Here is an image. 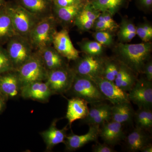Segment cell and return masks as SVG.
I'll list each match as a JSON object with an SVG mask.
<instances>
[{
    "mask_svg": "<svg viewBox=\"0 0 152 152\" xmlns=\"http://www.w3.org/2000/svg\"><path fill=\"white\" fill-rule=\"evenodd\" d=\"M152 50L151 42L135 44L120 43L115 50L116 59L136 75L142 74L145 64L150 59Z\"/></svg>",
    "mask_w": 152,
    "mask_h": 152,
    "instance_id": "cell-1",
    "label": "cell"
},
{
    "mask_svg": "<svg viewBox=\"0 0 152 152\" xmlns=\"http://www.w3.org/2000/svg\"><path fill=\"white\" fill-rule=\"evenodd\" d=\"M58 23L53 15L40 20L28 37L34 49L39 51L51 45Z\"/></svg>",
    "mask_w": 152,
    "mask_h": 152,
    "instance_id": "cell-2",
    "label": "cell"
},
{
    "mask_svg": "<svg viewBox=\"0 0 152 152\" xmlns=\"http://www.w3.org/2000/svg\"><path fill=\"white\" fill-rule=\"evenodd\" d=\"M6 8L17 34L28 37L33 28L41 19L16 3H7Z\"/></svg>",
    "mask_w": 152,
    "mask_h": 152,
    "instance_id": "cell-3",
    "label": "cell"
},
{
    "mask_svg": "<svg viewBox=\"0 0 152 152\" xmlns=\"http://www.w3.org/2000/svg\"><path fill=\"white\" fill-rule=\"evenodd\" d=\"M15 71L22 87L32 82L45 81L48 74L37 51L34 52L29 58Z\"/></svg>",
    "mask_w": 152,
    "mask_h": 152,
    "instance_id": "cell-4",
    "label": "cell"
},
{
    "mask_svg": "<svg viewBox=\"0 0 152 152\" xmlns=\"http://www.w3.org/2000/svg\"><path fill=\"white\" fill-rule=\"evenodd\" d=\"M67 93H70L73 97L81 98L91 104L107 100L94 81L76 74Z\"/></svg>",
    "mask_w": 152,
    "mask_h": 152,
    "instance_id": "cell-5",
    "label": "cell"
},
{
    "mask_svg": "<svg viewBox=\"0 0 152 152\" xmlns=\"http://www.w3.org/2000/svg\"><path fill=\"white\" fill-rule=\"evenodd\" d=\"M6 50L16 71L31 57L34 48L28 38L16 35L9 40Z\"/></svg>",
    "mask_w": 152,
    "mask_h": 152,
    "instance_id": "cell-6",
    "label": "cell"
},
{
    "mask_svg": "<svg viewBox=\"0 0 152 152\" xmlns=\"http://www.w3.org/2000/svg\"><path fill=\"white\" fill-rule=\"evenodd\" d=\"M75 74L69 66L48 71L45 82L52 94H64L70 89Z\"/></svg>",
    "mask_w": 152,
    "mask_h": 152,
    "instance_id": "cell-7",
    "label": "cell"
},
{
    "mask_svg": "<svg viewBox=\"0 0 152 152\" xmlns=\"http://www.w3.org/2000/svg\"><path fill=\"white\" fill-rule=\"evenodd\" d=\"M105 58L101 56H94L86 55L79 57L72 69L77 75L85 77L94 81L102 77Z\"/></svg>",
    "mask_w": 152,
    "mask_h": 152,
    "instance_id": "cell-8",
    "label": "cell"
},
{
    "mask_svg": "<svg viewBox=\"0 0 152 152\" xmlns=\"http://www.w3.org/2000/svg\"><path fill=\"white\" fill-rule=\"evenodd\" d=\"M129 98L139 109H152V83L145 77L138 80L132 89L128 92Z\"/></svg>",
    "mask_w": 152,
    "mask_h": 152,
    "instance_id": "cell-9",
    "label": "cell"
},
{
    "mask_svg": "<svg viewBox=\"0 0 152 152\" xmlns=\"http://www.w3.org/2000/svg\"><path fill=\"white\" fill-rule=\"evenodd\" d=\"M52 45L57 51L68 61H75L80 57L79 51L74 46L66 29L57 31Z\"/></svg>",
    "mask_w": 152,
    "mask_h": 152,
    "instance_id": "cell-10",
    "label": "cell"
},
{
    "mask_svg": "<svg viewBox=\"0 0 152 152\" xmlns=\"http://www.w3.org/2000/svg\"><path fill=\"white\" fill-rule=\"evenodd\" d=\"M94 82L106 99L110 102L113 104L131 102L128 93L119 88L114 82L108 80L102 77H98Z\"/></svg>",
    "mask_w": 152,
    "mask_h": 152,
    "instance_id": "cell-11",
    "label": "cell"
},
{
    "mask_svg": "<svg viewBox=\"0 0 152 152\" xmlns=\"http://www.w3.org/2000/svg\"><path fill=\"white\" fill-rule=\"evenodd\" d=\"M100 126L89 125L88 132L84 135H78L73 133L66 137L64 142L66 151H73L83 147L85 145L92 142H97L99 137Z\"/></svg>",
    "mask_w": 152,
    "mask_h": 152,
    "instance_id": "cell-12",
    "label": "cell"
},
{
    "mask_svg": "<svg viewBox=\"0 0 152 152\" xmlns=\"http://www.w3.org/2000/svg\"><path fill=\"white\" fill-rule=\"evenodd\" d=\"M52 94L46 82L36 81L25 85L21 87L20 96L25 99H30L46 102Z\"/></svg>",
    "mask_w": 152,
    "mask_h": 152,
    "instance_id": "cell-13",
    "label": "cell"
},
{
    "mask_svg": "<svg viewBox=\"0 0 152 152\" xmlns=\"http://www.w3.org/2000/svg\"><path fill=\"white\" fill-rule=\"evenodd\" d=\"M21 87L15 71L0 75V94L6 99H14L20 95Z\"/></svg>",
    "mask_w": 152,
    "mask_h": 152,
    "instance_id": "cell-14",
    "label": "cell"
},
{
    "mask_svg": "<svg viewBox=\"0 0 152 152\" xmlns=\"http://www.w3.org/2000/svg\"><path fill=\"white\" fill-rule=\"evenodd\" d=\"M122 124L111 121L106 122L100 129L99 137L110 146L117 145L126 138Z\"/></svg>",
    "mask_w": 152,
    "mask_h": 152,
    "instance_id": "cell-15",
    "label": "cell"
},
{
    "mask_svg": "<svg viewBox=\"0 0 152 152\" xmlns=\"http://www.w3.org/2000/svg\"><path fill=\"white\" fill-rule=\"evenodd\" d=\"M21 6L39 19L53 15L51 0H15Z\"/></svg>",
    "mask_w": 152,
    "mask_h": 152,
    "instance_id": "cell-16",
    "label": "cell"
},
{
    "mask_svg": "<svg viewBox=\"0 0 152 152\" xmlns=\"http://www.w3.org/2000/svg\"><path fill=\"white\" fill-rule=\"evenodd\" d=\"M68 102L66 118L69 125L71 126L75 121L84 119L87 116L89 110L88 102L77 97H73Z\"/></svg>",
    "mask_w": 152,
    "mask_h": 152,
    "instance_id": "cell-17",
    "label": "cell"
},
{
    "mask_svg": "<svg viewBox=\"0 0 152 152\" xmlns=\"http://www.w3.org/2000/svg\"><path fill=\"white\" fill-rule=\"evenodd\" d=\"M58 119L54 120L48 129L40 133L44 142L46 145L47 150L50 151L55 146L64 142L66 132L68 130L67 126L61 129L57 128L56 124Z\"/></svg>",
    "mask_w": 152,
    "mask_h": 152,
    "instance_id": "cell-18",
    "label": "cell"
},
{
    "mask_svg": "<svg viewBox=\"0 0 152 152\" xmlns=\"http://www.w3.org/2000/svg\"><path fill=\"white\" fill-rule=\"evenodd\" d=\"M101 12L95 10L89 3L85 4L83 7L76 17L74 24L83 31H89Z\"/></svg>",
    "mask_w": 152,
    "mask_h": 152,
    "instance_id": "cell-19",
    "label": "cell"
},
{
    "mask_svg": "<svg viewBox=\"0 0 152 152\" xmlns=\"http://www.w3.org/2000/svg\"><path fill=\"white\" fill-rule=\"evenodd\" d=\"M37 51L40 56L44 66L48 72L68 66L65 58L61 56L51 45L45 47Z\"/></svg>",
    "mask_w": 152,
    "mask_h": 152,
    "instance_id": "cell-20",
    "label": "cell"
},
{
    "mask_svg": "<svg viewBox=\"0 0 152 152\" xmlns=\"http://www.w3.org/2000/svg\"><path fill=\"white\" fill-rule=\"evenodd\" d=\"M85 4L83 3L78 5L67 7H59L53 5L52 14L58 23L64 26L74 24L76 17Z\"/></svg>",
    "mask_w": 152,
    "mask_h": 152,
    "instance_id": "cell-21",
    "label": "cell"
},
{
    "mask_svg": "<svg viewBox=\"0 0 152 152\" xmlns=\"http://www.w3.org/2000/svg\"><path fill=\"white\" fill-rule=\"evenodd\" d=\"M127 149L129 152L141 151L151 143V137L147 131L136 128L125 139Z\"/></svg>",
    "mask_w": 152,
    "mask_h": 152,
    "instance_id": "cell-22",
    "label": "cell"
},
{
    "mask_svg": "<svg viewBox=\"0 0 152 152\" xmlns=\"http://www.w3.org/2000/svg\"><path fill=\"white\" fill-rule=\"evenodd\" d=\"M137 75L129 68L121 63L114 83L123 91L128 92L132 89L137 81Z\"/></svg>",
    "mask_w": 152,
    "mask_h": 152,
    "instance_id": "cell-23",
    "label": "cell"
},
{
    "mask_svg": "<svg viewBox=\"0 0 152 152\" xmlns=\"http://www.w3.org/2000/svg\"><path fill=\"white\" fill-rule=\"evenodd\" d=\"M130 103H121L111 107V121L122 124L131 122L134 118V112Z\"/></svg>",
    "mask_w": 152,
    "mask_h": 152,
    "instance_id": "cell-24",
    "label": "cell"
},
{
    "mask_svg": "<svg viewBox=\"0 0 152 152\" xmlns=\"http://www.w3.org/2000/svg\"><path fill=\"white\" fill-rule=\"evenodd\" d=\"M16 35V33L6 5L0 10V40L7 39L9 40Z\"/></svg>",
    "mask_w": 152,
    "mask_h": 152,
    "instance_id": "cell-25",
    "label": "cell"
},
{
    "mask_svg": "<svg viewBox=\"0 0 152 152\" xmlns=\"http://www.w3.org/2000/svg\"><path fill=\"white\" fill-rule=\"evenodd\" d=\"M124 1L125 0H95L89 3L100 12H106L113 16L121 7Z\"/></svg>",
    "mask_w": 152,
    "mask_h": 152,
    "instance_id": "cell-26",
    "label": "cell"
},
{
    "mask_svg": "<svg viewBox=\"0 0 152 152\" xmlns=\"http://www.w3.org/2000/svg\"><path fill=\"white\" fill-rule=\"evenodd\" d=\"M136 128L148 131L152 127V109H139L134 112V117Z\"/></svg>",
    "mask_w": 152,
    "mask_h": 152,
    "instance_id": "cell-27",
    "label": "cell"
},
{
    "mask_svg": "<svg viewBox=\"0 0 152 152\" xmlns=\"http://www.w3.org/2000/svg\"><path fill=\"white\" fill-rule=\"evenodd\" d=\"M136 27L128 19H123L118 32L120 43H126L131 42L136 36Z\"/></svg>",
    "mask_w": 152,
    "mask_h": 152,
    "instance_id": "cell-28",
    "label": "cell"
},
{
    "mask_svg": "<svg viewBox=\"0 0 152 152\" xmlns=\"http://www.w3.org/2000/svg\"><path fill=\"white\" fill-rule=\"evenodd\" d=\"M121 63L112 59H105L102 77L104 78L113 82L118 72Z\"/></svg>",
    "mask_w": 152,
    "mask_h": 152,
    "instance_id": "cell-29",
    "label": "cell"
},
{
    "mask_svg": "<svg viewBox=\"0 0 152 152\" xmlns=\"http://www.w3.org/2000/svg\"><path fill=\"white\" fill-rule=\"evenodd\" d=\"M82 51L86 55L101 56L103 53V47L97 41L85 40L79 44Z\"/></svg>",
    "mask_w": 152,
    "mask_h": 152,
    "instance_id": "cell-30",
    "label": "cell"
},
{
    "mask_svg": "<svg viewBox=\"0 0 152 152\" xmlns=\"http://www.w3.org/2000/svg\"><path fill=\"white\" fill-rule=\"evenodd\" d=\"M12 71L13 66L7 52L0 46V75Z\"/></svg>",
    "mask_w": 152,
    "mask_h": 152,
    "instance_id": "cell-31",
    "label": "cell"
},
{
    "mask_svg": "<svg viewBox=\"0 0 152 152\" xmlns=\"http://www.w3.org/2000/svg\"><path fill=\"white\" fill-rule=\"evenodd\" d=\"M93 106L89 110V113L87 116L83 119V123L86 124L87 122L95 117L98 116L103 112L107 110L111 107V106L108 104L102 102L93 104Z\"/></svg>",
    "mask_w": 152,
    "mask_h": 152,
    "instance_id": "cell-32",
    "label": "cell"
},
{
    "mask_svg": "<svg viewBox=\"0 0 152 152\" xmlns=\"http://www.w3.org/2000/svg\"><path fill=\"white\" fill-rule=\"evenodd\" d=\"M136 34L144 42H150L152 39V26L148 24L139 25L136 27Z\"/></svg>",
    "mask_w": 152,
    "mask_h": 152,
    "instance_id": "cell-33",
    "label": "cell"
},
{
    "mask_svg": "<svg viewBox=\"0 0 152 152\" xmlns=\"http://www.w3.org/2000/svg\"><path fill=\"white\" fill-rule=\"evenodd\" d=\"M96 41L102 45L109 47L113 43V35L108 31H98L93 35Z\"/></svg>",
    "mask_w": 152,
    "mask_h": 152,
    "instance_id": "cell-34",
    "label": "cell"
},
{
    "mask_svg": "<svg viewBox=\"0 0 152 152\" xmlns=\"http://www.w3.org/2000/svg\"><path fill=\"white\" fill-rule=\"evenodd\" d=\"M111 120V107L107 110L103 112L98 116L95 117L86 123L89 125H98L101 126L106 122Z\"/></svg>",
    "mask_w": 152,
    "mask_h": 152,
    "instance_id": "cell-35",
    "label": "cell"
},
{
    "mask_svg": "<svg viewBox=\"0 0 152 152\" xmlns=\"http://www.w3.org/2000/svg\"><path fill=\"white\" fill-rule=\"evenodd\" d=\"M51 1L53 5L59 7L78 5L83 3L82 0H51Z\"/></svg>",
    "mask_w": 152,
    "mask_h": 152,
    "instance_id": "cell-36",
    "label": "cell"
},
{
    "mask_svg": "<svg viewBox=\"0 0 152 152\" xmlns=\"http://www.w3.org/2000/svg\"><path fill=\"white\" fill-rule=\"evenodd\" d=\"M113 16L109 13L104 12H101L100 15L98 18L110 25L115 31L118 28V25L114 20Z\"/></svg>",
    "mask_w": 152,
    "mask_h": 152,
    "instance_id": "cell-37",
    "label": "cell"
},
{
    "mask_svg": "<svg viewBox=\"0 0 152 152\" xmlns=\"http://www.w3.org/2000/svg\"><path fill=\"white\" fill-rule=\"evenodd\" d=\"M93 28H94L96 31H114L113 29L110 25L98 18L95 21Z\"/></svg>",
    "mask_w": 152,
    "mask_h": 152,
    "instance_id": "cell-38",
    "label": "cell"
},
{
    "mask_svg": "<svg viewBox=\"0 0 152 152\" xmlns=\"http://www.w3.org/2000/svg\"><path fill=\"white\" fill-rule=\"evenodd\" d=\"M92 151L94 152H116L114 149L110 145L106 143L102 144L96 142V143L92 146Z\"/></svg>",
    "mask_w": 152,
    "mask_h": 152,
    "instance_id": "cell-39",
    "label": "cell"
},
{
    "mask_svg": "<svg viewBox=\"0 0 152 152\" xmlns=\"http://www.w3.org/2000/svg\"><path fill=\"white\" fill-rule=\"evenodd\" d=\"M145 75V78L149 81H152V62L148 60L144 66L143 73Z\"/></svg>",
    "mask_w": 152,
    "mask_h": 152,
    "instance_id": "cell-40",
    "label": "cell"
},
{
    "mask_svg": "<svg viewBox=\"0 0 152 152\" xmlns=\"http://www.w3.org/2000/svg\"><path fill=\"white\" fill-rule=\"evenodd\" d=\"M140 1L144 7L149 8L152 6V0H140Z\"/></svg>",
    "mask_w": 152,
    "mask_h": 152,
    "instance_id": "cell-41",
    "label": "cell"
},
{
    "mask_svg": "<svg viewBox=\"0 0 152 152\" xmlns=\"http://www.w3.org/2000/svg\"><path fill=\"white\" fill-rule=\"evenodd\" d=\"M6 100V98L1 94H0V112L1 111L4 107Z\"/></svg>",
    "mask_w": 152,
    "mask_h": 152,
    "instance_id": "cell-42",
    "label": "cell"
},
{
    "mask_svg": "<svg viewBox=\"0 0 152 152\" xmlns=\"http://www.w3.org/2000/svg\"><path fill=\"white\" fill-rule=\"evenodd\" d=\"M142 152H152V145L151 144H150L144 147L143 148L141 151Z\"/></svg>",
    "mask_w": 152,
    "mask_h": 152,
    "instance_id": "cell-43",
    "label": "cell"
},
{
    "mask_svg": "<svg viewBox=\"0 0 152 152\" xmlns=\"http://www.w3.org/2000/svg\"><path fill=\"white\" fill-rule=\"evenodd\" d=\"M6 4L7 3L5 0H0V10L4 8L5 7Z\"/></svg>",
    "mask_w": 152,
    "mask_h": 152,
    "instance_id": "cell-44",
    "label": "cell"
},
{
    "mask_svg": "<svg viewBox=\"0 0 152 152\" xmlns=\"http://www.w3.org/2000/svg\"><path fill=\"white\" fill-rule=\"evenodd\" d=\"M95 1V0H91V2L92 1Z\"/></svg>",
    "mask_w": 152,
    "mask_h": 152,
    "instance_id": "cell-45",
    "label": "cell"
}]
</instances>
